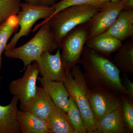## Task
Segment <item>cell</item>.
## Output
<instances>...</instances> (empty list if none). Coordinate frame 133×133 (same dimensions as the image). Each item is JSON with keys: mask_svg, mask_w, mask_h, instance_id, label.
<instances>
[{"mask_svg": "<svg viewBox=\"0 0 133 133\" xmlns=\"http://www.w3.org/2000/svg\"><path fill=\"white\" fill-rule=\"evenodd\" d=\"M79 64L88 87L108 89L121 95L126 94L121 71L108 57L85 45Z\"/></svg>", "mask_w": 133, "mask_h": 133, "instance_id": "obj_1", "label": "cell"}, {"mask_svg": "<svg viewBox=\"0 0 133 133\" xmlns=\"http://www.w3.org/2000/svg\"><path fill=\"white\" fill-rule=\"evenodd\" d=\"M101 6L82 5L67 7L36 25L33 31L39 29L42 24L47 23L59 47L62 39L67 33L77 26L88 23Z\"/></svg>", "mask_w": 133, "mask_h": 133, "instance_id": "obj_2", "label": "cell"}, {"mask_svg": "<svg viewBox=\"0 0 133 133\" xmlns=\"http://www.w3.org/2000/svg\"><path fill=\"white\" fill-rule=\"evenodd\" d=\"M70 96L74 100L86 127L87 133H97V122L88 99V87L81 66L76 65L63 81Z\"/></svg>", "mask_w": 133, "mask_h": 133, "instance_id": "obj_3", "label": "cell"}, {"mask_svg": "<svg viewBox=\"0 0 133 133\" xmlns=\"http://www.w3.org/2000/svg\"><path fill=\"white\" fill-rule=\"evenodd\" d=\"M37 33L29 42L22 46L5 50V57L22 61L24 68L36 61L44 52H51L57 50L58 44L49 26L42 24Z\"/></svg>", "mask_w": 133, "mask_h": 133, "instance_id": "obj_4", "label": "cell"}, {"mask_svg": "<svg viewBox=\"0 0 133 133\" xmlns=\"http://www.w3.org/2000/svg\"><path fill=\"white\" fill-rule=\"evenodd\" d=\"M88 35L86 23L77 26L70 31L61 41L59 48L62 50V60L67 73L80 63Z\"/></svg>", "mask_w": 133, "mask_h": 133, "instance_id": "obj_5", "label": "cell"}, {"mask_svg": "<svg viewBox=\"0 0 133 133\" xmlns=\"http://www.w3.org/2000/svg\"><path fill=\"white\" fill-rule=\"evenodd\" d=\"M21 10H19L16 15L20 30L8 43L5 50L15 48L17 42L22 37L28 35L33 25L37 21L42 19L44 21L48 20L55 12L52 6L37 5L25 2L21 3Z\"/></svg>", "mask_w": 133, "mask_h": 133, "instance_id": "obj_6", "label": "cell"}, {"mask_svg": "<svg viewBox=\"0 0 133 133\" xmlns=\"http://www.w3.org/2000/svg\"><path fill=\"white\" fill-rule=\"evenodd\" d=\"M26 69L22 77L13 80L9 85L10 94L17 97L20 101V109L22 111H28L33 103L39 74L35 62L26 66Z\"/></svg>", "mask_w": 133, "mask_h": 133, "instance_id": "obj_7", "label": "cell"}, {"mask_svg": "<svg viewBox=\"0 0 133 133\" xmlns=\"http://www.w3.org/2000/svg\"><path fill=\"white\" fill-rule=\"evenodd\" d=\"M124 6V0L102 3L97 12L87 23L89 32L88 40L102 34L110 28L123 10Z\"/></svg>", "mask_w": 133, "mask_h": 133, "instance_id": "obj_8", "label": "cell"}, {"mask_svg": "<svg viewBox=\"0 0 133 133\" xmlns=\"http://www.w3.org/2000/svg\"><path fill=\"white\" fill-rule=\"evenodd\" d=\"M88 99L97 122L121 105V95L105 88H90Z\"/></svg>", "mask_w": 133, "mask_h": 133, "instance_id": "obj_9", "label": "cell"}, {"mask_svg": "<svg viewBox=\"0 0 133 133\" xmlns=\"http://www.w3.org/2000/svg\"><path fill=\"white\" fill-rule=\"evenodd\" d=\"M35 62L39 74L47 80L63 81L68 73L63 63L59 48L54 55L49 52H44Z\"/></svg>", "mask_w": 133, "mask_h": 133, "instance_id": "obj_10", "label": "cell"}, {"mask_svg": "<svg viewBox=\"0 0 133 133\" xmlns=\"http://www.w3.org/2000/svg\"><path fill=\"white\" fill-rule=\"evenodd\" d=\"M123 42L133 37V9L122 10L111 26L104 33Z\"/></svg>", "mask_w": 133, "mask_h": 133, "instance_id": "obj_11", "label": "cell"}, {"mask_svg": "<svg viewBox=\"0 0 133 133\" xmlns=\"http://www.w3.org/2000/svg\"><path fill=\"white\" fill-rule=\"evenodd\" d=\"M37 79L56 106L67 113L70 96L63 81H50L42 77H38Z\"/></svg>", "mask_w": 133, "mask_h": 133, "instance_id": "obj_12", "label": "cell"}, {"mask_svg": "<svg viewBox=\"0 0 133 133\" xmlns=\"http://www.w3.org/2000/svg\"><path fill=\"white\" fill-rule=\"evenodd\" d=\"M18 101L14 96L7 105H0V133H21L17 119Z\"/></svg>", "mask_w": 133, "mask_h": 133, "instance_id": "obj_13", "label": "cell"}, {"mask_svg": "<svg viewBox=\"0 0 133 133\" xmlns=\"http://www.w3.org/2000/svg\"><path fill=\"white\" fill-rule=\"evenodd\" d=\"M17 119L21 133H51L47 121L29 111L18 110Z\"/></svg>", "mask_w": 133, "mask_h": 133, "instance_id": "obj_14", "label": "cell"}, {"mask_svg": "<svg viewBox=\"0 0 133 133\" xmlns=\"http://www.w3.org/2000/svg\"><path fill=\"white\" fill-rule=\"evenodd\" d=\"M56 107L45 89L42 87H37L35 97L28 111L47 122Z\"/></svg>", "mask_w": 133, "mask_h": 133, "instance_id": "obj_15", "label": "cell"}, {"mask_svg": "<svg viewBox=\"0 0 133 133\" xmlns=\"http://www.w3.org/2000/svg\"><path fill=\"white\" fill-rule=\"evenodd\" d=\"M122 42L107 34L102 33L93 38L88 39L85 45L100 54L108 57L117 51Z\"/></svg>", "mask_w": 133, "mask_h": 133, "instance_id": "obj_16", "label": "cell"}, {"mask_svg": "<svg viewBox=\"0 0 133 133\" xmlns=\"http://www.w3.org/2000/svg\"><path fill=\"white\" fill-rule=\"evenodd\" d=\"M121 105L98 122L97 133H127L122 116Z\"/></svg>", "mask_w": 133, "mask_h": 133, "instance_id": "obj_17", "label": "cell"}, {"mask_svg": "<svg viewBox=\"0 0 133 133\" xmlns=\"http://www.w3.org/2000/svg\"><path fill=\"white\" fill-rule=\"evenodd\" d=\"M115 55L113 62L124 74L133 73V40L122 44Z\"/></svg>", "mask_w": 133, "mask_h": 133, "instance_id": "obj_18", "label": "cell"}, {"mask_svg": "<svg viewBox=\"0 0 133 133\" xmlns=\"http://www.w3.org/2000/svg\"><path fill=\"white\" fill-rule=\"evenodd\" d=\"M51 133H77L72 126L67 113L56 107L47 121Z\"/></svg>", "mask_w": 133, "mask_h": 133, "instance_id": "obj_19", "label": "cell"}, {"mask_svg": "<svg viewBox=\"0 0 133 133\" xmlns=\"http://www.w3.org/2000/svg\"><path fill=\"white\" fill-rule=\"evenodd\" d=\"M19 27L16 15L10 17L0 26V70L2 67L3 53L5 51L10 38Z\"/></svg>", "mask_w": 133, "mask_h": 133, "instance_id": "obj_20", "label": "cell"}, {"mask_svg": "<svg viewBox=\"0 0 133 133\" xmlns=\"http://www.w3.org/2000/svg\"><path fill=\"white\" fill-rule=\"evenodd\" d=\"M69 121L77 133H87L86 127L76 102L70 97L67 113Z\"/></svg>", "mask_w": 133, "mask_h": 133, "instance_id": "obj_21", "label": "cell"}, {"mask_svg": "<svg viewBox=\"0 0 133 133\" xmlns=\"http://www.w3.org/2000/svg\"><path fill=\"white\" fill-rule=\"evenodd\" d=\"M121 96V105L122 119L127 133L133 132V100L125 94Z\"/></svg>", "mask_w": 133, "mask_h": 133, "instance_id": "obj_22", "label": "cell"}, {"mask_svg": "<svg viewBox=\"0 0 133 133\" xmlns=\"http://www.w3.org/2000/svg\"><path fill=\"white\" fill-rule=\"evenodd\" d=\"M21 0H0V26L21 9Z\"/></svg>", "mask_w": 133, "mask_h": 133, "instance_id": "obj_23", "label": "cell"}, {"mask_svg": "<svg viewBox=\"0 0 133 133\" xmlns=\"http://www.w3.org/2000/svg\"><path fill=\"white\" fill-rule=\"evenodd\" d=\"M102 4L101 2V0H61L51 6L54 8L55 12L51 16L63 9L70 6L90 5L101 6Z\"/></svg>", "mask_w": 133, "mask_h": 133, "instance_id": "obj_24", "label": "cell"}, {"mask_svg": "<svg viewBox=\"0 0 133 133\" xmlns=\"http://www.w3.org/2000/svg\"><path fill=\"white\" fill-rule=\"evenodd\" d=\"M122 83L126 90L125 95L133 100V83L128 78L127 74L121 76Z\"/></svg>", "mask_w": 133, "mask_h": 133, "instance_id": "obj_25", "label": "cell"}, {"mask_svg": "<svg viewBox=\"0 0 133 133\" xmlns=\"http://www.w3.org/2000/svg\"><path fill=\"white\" fill-rule=\"evenodd\" d=\"M24 2L37 5L51 6L57 2L58 0H24Z\"/></svg>", "mask_w": 133, "mask_h": 133, "instance_id": "obj_26", "label": "cell"}, {"mask_svg": "<svg viewBox=\"0 0 133 133\" xmlns=\"http://www.w3.org/2000/svg\"><path fill=\"white\" fill-rule=\"evenodd\" d=\"M124 6L123 10L133 9V0H124Z\"/></svg>", "mask_w": 133, "mask_h": 133, "instance_id": "obj_27", "label": "cell"}, {"mask_svg": "<svg viewBox=\"0 0 133 133\" xmlns=\"http://www.w3.org/2000/svg\"><path fill=\"white\" fill-rule=\"evenodd\" d=\"M120 0H101V3H104L108 2H117Z\"/></svg>", "mask_w": 133, "mask_h": 133, "instance_id": "obj_28", "label": "cell"}]
</instances>
